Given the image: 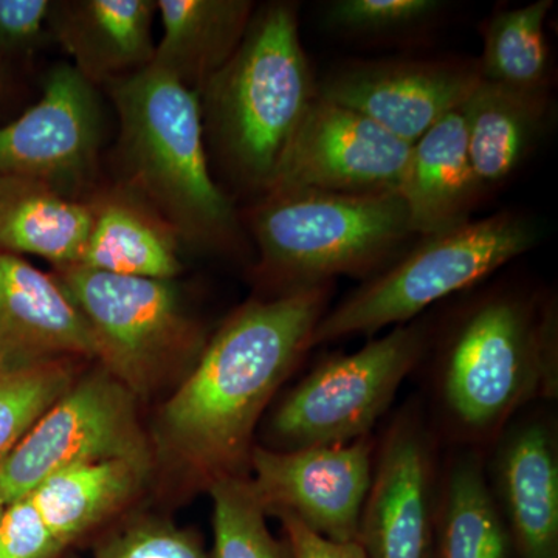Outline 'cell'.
<instances>
[{
	"label": "cell",
	"mask_w": 558,
	"mask_h": 558,
	"mask_svg": "<svg viewBox=\"0 0 558 558\" xmlns=\"http://www.w3.org/2000/svg\"><path fill=\"white\" fill-rule=\"evenodd\" d=\"M333 282L244 304L204 348L160 416L165 442L207 478H244L256 425L311 351Z\"/></svg>",
	"instance_id": "6da1fadb"
},
{
	"label": "cell",
	"mask_w": 558,
	"mask_h": 558,
	"mask_svg": "<svg viewBox=\"0 0 558 558\" xmlns=\"http://www.w3.org/2000/svg\"><path fill=\"white\" fill-rule=\"evenodd\" d=\"M425 402L442 446L486 451L521 411L558 396L553 295L484 290L433 329Z\"/></svg>",
	"instance_id": "7a4b0ae2"
},
{
	"label": "cell",
	"mask_w": 558,
	"mask_h": 558,
	"mask_svg": "<svg viewBox=\"0 0 558 558\" xmlns=\"http://www.w3.org/2000/svg\"><path fill=\"white\" fill-rule=\"evenodd\" d=\"M199 97L223 160L242 182L266 193L282 153L318 98L301 46L296 3L255 11L240 47Z\"/></svg>",
	"instance_id": "3957f363"
},
{
	"label": "cell",
	"mask_w": 558,
	"mask_h": 558,
	"mask_svg": "<svg viewBox=\"0 0 558 558\" xmlns=\"http://www.w3.org/2000/svg\"><path fill=\"white\" fill-rule=\"evenodd\" d=\"M109 90L132 182L183 236L230 244L236 213L209 172L199 92L154 65L113 81Z\"/></svg>",
	"instance_id": "277c9868"
},
{
	"label": "cell",
	"mask_w": 558,
	"mask_h": 558,
	"mask_svg": "<svg viewBox=\"0 0 558 558\" xmlns=\"http://www.w3.org/2000/svg\"><path fill=\"white\" fill-rule=\"evenodd\" d=\"M542 236L537 219L499 211L417 238L416 244L326 311L312 333L311 348L349 337H374L424 317L429 307L475 289L537 247Z\"/></svg>",
	"instance_id": "5b68a950"
},
{
	"label": "cell",
	"mask_w": 558,
	"mask_h": 558,
	"mask_svg": "<svg viewBox=\"0 0 558 558\" xmlns=\"http://www.w3.org/2000/svg\"><path fill=\"white\" fill-rule=\"evenodd\" d=\"M252 226L260 270L281 289L277 296L337 277L365 281L417 240L399 194H267L253 213Z\"/></svg>",
	"instance_id": "8992f818"
},
{
	"label": "cell",
	"mask_w": 558,
	"mask_h": 558,
	"mask_svg": "<svg viewBox=\"0 0 558 558\" xmlns=\"http://www.w3.org/2000/svg\"><path fill=\"white\" fill-rule=\"evenodd\" d=\"M433 329L432 319L418 317L351 354L323 359L271 411L263 447L292 451L373 436L403 381L424 362Z\"/></svg>",
	"instance_id": "52a82bcc"
},
{
	"label": "cell",
	"mask_w": 558,
	"mask_h": 558,
	"mask_svg": "<svg viewBox=\"0 0 558 558\" xmlns=\"http://www.w3.org/2000/svg\"><path fill=\"white\" fill-rule=\"evenodd\" d=\"M442 447L418 396L389 418L376 438L359 520L357 543L366 558L435 556Z\"/></svg>",
	"instance_id": "ba28073f"
},
{
	"label": "cell",
	"mask_w": 558,
	"mask_h": 558,
	"mask_svg": "<svg viewBox=\"0 0 558 558\" xmlns=\"http://www.w3.org/2000/svg\"><path fill=\"white\" fill-rule=\"evenodd\" d=\"M54 279L89 323L105 369L132 395L146 391L161 365L196 340L172 279L120 277L83 266L60 267Z\"/></svg>",
	"instance_id": "9c48e42d"
},
{
	"label": "cell",
	"mask_w": 558,
	"mask_h": 558,
	"mask_svg": "<svg viewBox=\"0 0 558 558\" xmlns=\"http://www.w3.org/2000/svg\"><path fill=\"white\" fill-rule=\"evenodd\" d=\"M149 457L134 395L108 371L75 381L0 461V502L31 494L61 470Z\"/></svg>",
	"instance_id": "30bf717a"
},
{
	"label": "cell",
	"mask_w": 558,
	"mask_h": 558,
	"mask_svg": "<svg viewBox=\"0 0 558 558\" xmlns=\"http://www.w3.org/2000/svg\"><path fill=\"white\" fill-rule=\"evenodd\" d=\"M410 149L362 113L318 97L282 153L266 196L296 190L398 194Z\"/></svg>",
	"instance_id": "8fae6325"
},
{
	"label": "cell",
	"mask_w": 558,
	"mask_h": 558,
	"mask_svg": "<svg viewBox=\"0 0 558 558\" xmlns=\"http://www.w3.org/2000/svg\"><path fill=\"white\" fill-rule=\"evenodd\" d=\"M374 451V435L347 446L292 451L255 446L248 480L266 515L292 517L329 542H357Z\"/></svg>",
	"instance_id": "7c38bea8"
},
{
	"label": "cell",
	"mask_w": 558,
	"mask_h": 558,
	"mask_svg": "<svg viewBox=\"0 0 558 558\" xmlns=\"http://www.w3.org/2000/svg\"><path fill=\"white\" fill-rule=\"evenodd\" d=\"M101 131L94 84L72 64L57 65L43 98L0 128V175L36 180L70 197L94 174Z\"/></svg>",
	"instance_id": "4fadbf2b"
},
{
	"label": "cell",
	"mask_w": 558,
	"mask_h": 558,
	"mask_svg": "<svg viewBox=\"0 0 558 558\" xmlns=\"http://www.w3.org/2000/svg\"><path fill=\"white\" fill-rule=\"evenodd\" d=\"M480 83L478 61H354L318 83V97L362 113L413 145L461 109Z\"/></svg>",
	"instance_id": "5bb4252c"
},
{
	"label": "cell",
	"mask_w": 558,
	"mask_h": 558,
	"mask_svg": "<svg viewBox=\"0 0 558 558\" xmlns=\"http://www.w3.org/2000/svg\"><path fill=\"white\" fill-rule=\"evenodd\" d=\"M546 405L521 411L484 451L512 558H558V427Z\"/></svg>",
	"instance_id": "9a60e30c"
},
{
	"label": "cell",
	"mask_w": 558,
	"mask_h": 558,
	"mask_svg": "<svg viewBox=\"0 0 558 558\" xmlns=\"http://www.w3.org/2000/svg\"><path fill=\"white\" fill-rule=\"evenodd\" d=\"M70 357L98 359L87 319L54 277L0 255V373Z\"/></svg>",
	"instance_id": "2e32d148"
},
{
	"label": "cell",
	"mask_w": 558,
	"mask_h": 558,
	"mask_svg": "<svg viewBox=\"0 0 558 558\" xmlns=\"http://www.w3.org/2000/svg\"><path fill=\"white\" fill-rule=\"evenodd\" d=\"M149 0H75L51 5L49 25L90 84L113 83L153 62Z\"/></svg>",
	"instance_id": "e0dca14e"
},
{
	"label": "cell",
	"mask_w": 558,
	"mask_h": 558,
	"mask_svg": "<svg viewBox=\"0 0 558 558\" xmlns=\"http://www.w3.org/2000/svg\"><path fill=\"white\" fill-rule=\"evenodd\" d=\"M398 194L417 238L472 219L484 191L470 161L461 109L411 145Z\"/></svg>",
	"instance_id": "ac0fdd59"
},
{
	"label": "cell",
	"mask_w": 558,
	"mask_h": 558,
	"mask_svg": "<svg viewBox=\"0 0 558 558\" xmlns=\"http://www.w3.org/2000/svg\"><path fill=\"white\" fill-rule=\"evenodd\" d=\"M461 113L470 161L486 194L512 179L537 148L548 130L550 94L481 80Z\"/></svg>",
	"instance_id": "d6986e66"
},
{
	"label": "cell",
	"mask_w": 558,
	"mask_h": 558,
	"mask_svg": "<svg viewBox=\"0 0 558 558\" xmlns=\"http://www.w3.org/2000/svg\"><path fill=\"white\" fill-rule=\"evenodd\" d=\"M163 36L150 65L199 92L240 47L255 7L248 0H160Z\"/></svg>",
	"instance_id": "ffe728a7"
},
{
	"label": "cell",
	"mask_w": 558,
	"mask_h": 558,
	"mask_svg": "<svg viewBox=\"0 0 558 558\" xmlns=\"http://www.w3.org/2000/svg\"><path fill=\"white\" fill-rule=\"evenodd\" d=\"M92 223L90 207L46 183L0 175V247L76 266Z\"/></svg>",
	"instance_id": "44dd1931"
},
{
	"label": "cell",
	"mask_w": 558,
	"mask_h": 558,
	"mask_svg": "<svg viewBox=\"0 0 558 558\" xmlns=\"http://www.w3.org/2000/svg\"><path fill=\"white\" fill-rule=\"evenodd\" d=\"M149 468V457L87 462L54 473L28 495L62 549L130 501Z\"/></svg>",
	"instance_id": "7402d4cb"
},
{
	"label": "cell",
	"mask_w": 558,
	"mask_h": 558,
	"mask_svg": "<svg viewBox=\"0 0 558 558\" xmlns=\"http://www.w3.org/2000/svg\"><path fill=\"white\" fill-rule=\"evenodd\" d=\"M433 558H512L484 476V451L449 447L440 468Z\"/></svg>",
	"instance_id": "603a6c76"
},
{
	"label": "cell",
	"mask_w": 558,
	"mask_h": 558,
	"mask_svg": "<svg viewBox=\"0 0 558 558\" xmlns=\"http://www.w3.org/2000/svg\"><path fill=\"white\" fill-rule=\"evenodd\" d=\"M92 209L89 241L76 266L120 277L172 279L180 263L167 226L128 199H106Z\"/></svg>",
	"instance_id": "cb8c5ba5"
},
{
	"label": "cell",
	"mask_w": 558,
	"mask_h": 558,
	"mask_svg": "<svg viewBox=\"0 0 558 558\" xmlns=\"http://www.w3.org/2000/svg\"><path fill=\"white\" fill-rule=\"evenodd\" d=\"M553 9V0H537L495 11L481 27V80L510 89L549 92L553 57L545 24Z\"/></svg>",
	"instance_id": "d4e9b609"
},
{
	"label": "cell",
	"mask_w": 558,
	"mask_h": 558,
	"mask_svg": "<svg viewBox=\"0 0 558 558\" xmlns=\"http://www.w3.org/2000/svg\"><path fill=\"white\" fill-rule=\"evenodd\" d=\"M213 498V558H292L266 523L248 478H220L209 486Z\"/></svg>",
	"instance_id": "484cf974"
},
{
	"label": "cell",
	"mask_w": 558,
	"mask_h": 558,
	"mask_svg": "<svg viewBox=\"0 0 558 558\" xmlns=\"http://www.w3.org/2000/svg\"><path fill=\"white\" fill-rule=\"evenodd\" d=\"M446 9L439 0H336L323 20L344 38L396 40L427 32Z\"/></svg>",
	"instance_id": "4316f807"
},
{
	"label": "cell",
	"mask_w": 558,
	"mask_h": 558,
	"mask_svg": "<svg viewBox=\"0 0 558 558\" xmlns=\"http://www.w3.org/2000/svg\"><path fill=\"white\" fill-rule=\"evenodd\" d=\"M73 384L75 369L70 360L0 373V461Z\"/></svg>",
	"instance_id": "83f0119b"
},
{
	"label": "cell",
	"mask_w": 558,
	"mask_h": 558,
	"mask_svg": "<svg viewBox=\"0 0 558 558\" xmlns=\"http://www.w3.org/2000/svg\"><path fill=\"white\" fill-rule=\"evenodd\" d=\"M60 550L31 495L3 508L0 513V558H53Z\"/></svg>",
	"instance_id": "f1b7e54d"
},
{
	"label": "cell",
	"mask_w": 558,
	"mask_h": 558,
	"mask_svg": "<svg viewBox=\"0 0 558 558\" xmlns=\"http://www.w3.org/2000/svg\"><path fill=\"white\" fill-rule=\"evenodd\" d=\"M100 558H207L201 543L167 524L131 527L101 548Z\"/></svg>",
	"instance_id": "f546056e"
},
{
	"label": "cell",
	"mask_w": 558,
	"mask_h": 558,
	"mask_svg": "<svg viewBox=\"0 0 558 558\" xmlns=\"http://www.w3.org/2000/svg\"><path fill=\"white\" fill-rule=\"evenodd\" d=\"M49 0H0V51L32 49L49 24Z\"/></svg>",
	"instance_id": "4dcf8cb0"
},
{
	"label": "cell",
	"mask_w": 558,
	"mask_h": 558,
	"mask_svg": "<svg viewBox=\"0 0 558 558\" xmlns=\"http://www.w3.org/2000/svg\"><path fill=\"white\" fill-rule=\"evenodd\" d=\"M292 558H366L357 542L333 543L319 537L289 515L278 517Z\"/></svg>",
	"instance_id": "1f68e13d"
},
{
	"label": "cell",
	"mask_w": 558,
	"mask_h": 558,
	"mask_svg": "<svg viewBox=\"0 0 558 558\" xmlns=\"http://www.w3.org/2000/svg\"><path fill=\"white\" fill-rule=\"evenodd\" d=\"M3 508H5V506H3L2 502H0V513H2Z\"/></svg>",
	"instance_id": "d6a6232c"
}]
</instances>
